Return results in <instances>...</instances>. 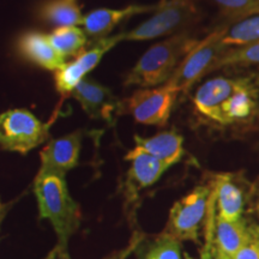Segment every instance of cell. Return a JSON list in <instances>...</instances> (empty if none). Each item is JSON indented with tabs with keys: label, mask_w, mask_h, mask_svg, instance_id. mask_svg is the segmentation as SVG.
Instances as JSON below:
<instances>
[{
	"label": "cell",
	"mask_w": 259,
	"mask_h": 259,
	"mask_svg": "<svg viewBox=\"0 0 259 259\" xmlns=\"http://www.w3.org/2000/svg\"><path fill=\"white\" fill-rule=\"evenodd\" d=\"M18 51L29 61L50 71H58L64 66L63 59L52 47L47 34L27 31L18 40Z\"/></svg>",
	"instance_id": "14"
},
{
	"label": "cell",
	"mask_w": 259,
	"mask_h": 259,
	"mask_svg": "<svg viewBox=\"0 0 259 259\" xmlns=\"http://www.w3.org/2000/svg\"><path fill=\"white\" fill-rule=\"evenodd\" d=\"M50 124H44L27 109L0 114V148L27 154L48 138Z\"/></svg>",
	"instance_id": "6"
},
{
	"label": "cell",
	"mask_w": 259,
	"mask_h": 259,
	"mask_svg": "<svg viewBox=\"0 0 259 259\" xmlns=\"http://www.w3.org/2000/svg\"><path fill=\"white\" fill-rule=\"evenodd\" d=\"M71 95L79 102L87 114L94 119L111 121L114 113L122 107L111 89L88 76L80 80Z\"/></svg>",
	"instance_id": "11"
},
{
	"label": "cell",
	"mask_w": 259,
	"mask_h": 259,
	"mask_svg": "<svg viewBox=\"0 0 259 259\" xmlns=\"http://www.w3.org/2000/svg\"><path fill=\"white\" fill-rule=\"evenodd\" d=\"M221 12L229 18H240L258 14L259 0H212Z\"/></svg>",
	"instance_id": "22"
},
{
	"label": "cell",
	"mask_w": 259,
	"mask_h": 259,
	"mask_svg": "<svg viewBox=\"0 0 259 259\" xmlns=\"http://www.w3.org/2000/svg\"><path fill=\"white\" fill-rule=\"evenodd\" d=\"M255 211H257V215L259 216V199H258L257 204H255Z\"/></svg>",
	"instance_id": "27"
},
{
	"label": "cell",
	"mask_w": 259,
	"mask_h": 259,
	"mask_svg": "<svg viewBox=\"0 0 259 259\" xmlns=\"http://www.w3.org/2000/svg\"><path fill=\"white\" fill-rule=\"evenodd\" d=\"M210 193L209 186H199L174 204L163 236L177 241H197L200 222L208 210Z\"/></svg>",
	"instance_id": "8"
},
{
	"label": "cell",
	"mask_w": 259,
	"mask_h": 259,
	"mask_svg": "<svg viewBox=\"0 0 259 259\" xmlns=\"http://www.w3.org/2000/svg\"><path fill=\"white\" fill-rule=\"evenodd\" d=\"M250 65H259V40L245 46L229 48L210 66L206 74L225 67L250 66Z\"/></svg>",
	"instance_id": "20"
},
{
	"label": "cell",
	"mask_w": 259,
	"mask_h": 259,
	"mask_svg": "<svg viewBox=\"0 0 259 259\" xmlns=\"http://www.w3.org/2000/svg\"><path fill=\"white\" fill-rule=\"evenodd\" d=\"M41 218L51 220L59 238V251L66 247L67 240L78 228L79 206L71 198L64 177H36L35 183Z\"/></svg>",
	"instance_id": "3"
},
{
	"label": "cell",
	"mask_w": 259,
	"mask_h": 259,
	"mask_svg": "<svg viewBox=\"0 0 259 259\" xmlns=\"http://www.w3.org/2000/svg\"><path fill=\"white\" fill-rule=\"evenodd\" d=\"M210 259H211V258H210Z\"/></svg>",
	"instance_id": "28"
},
{
	"label": "cell",
	"mask_w": 259,
	"mask_h": 259,
	"mask_svg": "<svg viewBox=\"0 0 259 259\" xmlns=\"http://www.w3.org/2000/svg\"><path fill=\"white\" fill-rule=\"evenodd\" d=\"M215 252L218 259H232L242 246H245L254 234L255 228H250L244 220L226 221L219 216L215 222Z\"/></svg>",
	"instance_id": "13"
},
{
	"label": "cell",
	"mask_w": 259,
	"mask_h": 259,
	"mask_svg": "<svg viewBox=\"0 0 259 259\" xmlns=\"http://www.w3.org/2000/svg\"><path fill=\"white\" fill-rule=\"evenodd\" d=\"M193 103L200 114L218 124L247 121L259 109V77H213L197 89Z\"/></svg>",
	"instance_id": "1"
},
{
	"label": "cell",
	"mask_w": 259,
	"mask_h": 259,
	"mask_svg": "<svg viewBox=\"0 0 259 259\" xmlns=\"http://www.w3.org/2000/svg\"><path fill=\"white\" fill-rule=\"evenodd\" d=\"M179 94L178 89L167 82L154 88L137 90L122 107L139 124L164 126Z\"/></svg>",
	"instance_id": "7"
},
{
	"label": "cell",
	"mask_w": 259,
	"mask_h": 259,
	"mask_svg": "<svg viewBox=\"0 0 259 259\" xmlns=\"http://www.w3.org/2000/svg\"><path fill=\"white\" fill-rule=\"evenodd\" d=\"M80 147V132H73L69 136L51 141L41 151V168L37 177H65V173L76 166L78 162Z\"/></svg>",
	"instance_id": "10"
},
{
	"label": "cell",
	"mask_w": 259,
	"mask_h": 259,
	"mask_svg": "<svg viewBox=\"0 0 259 259\" xmlns=\"http://www.w3.org/2000/svg\"><path fill=\"white\" fill-rule=\"evenodd\" d=\"M157 4L130 5L122 9H96L83 16V30L93 42L108 36L125 19L148 12H154Z\"/></svg>",
	"instance_id": "12"
},
{
	"label": "cell",
	"mask_w": 259,
	"mask_h": 259,
	"mask_svg": "<svg viewBox=\"0 0 259 259\" xmlns=\"http://www.w3.org/2000/svg\"><path fill=\"white\" fill-rule=\"evenodd\" d=\"M197 42L187 32L180 31L151 46L126 74L125 85L154 88L167 83Z\"/></svg>",
	"instance_id": "2"
},
{
	"label": "cell",
	"mask_w": 259,
	"mask_h": 259,
	"mask_svg": "<svg viewBox=\"0 0 259 259\" xmlns=\"http://www.w3.org/2000/svg\"><path fill=\"white\" fill-rule=\"evenodd\" d=\"M185 257H186V259H192L189 254H185ZM210 258H211V257H210V255H208V254H203L202 255V259H210Z\"/></svg>",
	"instance_id": "26"
},
{
	"label": "cell",
	"mask_w": 259,
	"mask_h": 259,
	"mask_svg": "<svg viewBox=\"0 0 259 259\" xmlns=\"http://www.w3.org/2000/svg\"><path fill=\"white\" fill-rule=\"evenodd\" d=\"M259 40V12L240 19L227 28L223 44L228 47H240Z\"/></svg>",
	"instance_id": "21"
},
{
	"label": "cell",
	"mask_w": 259,
	"mask_h": 259,
	"mask_svg": "<svg viewBox=\"0 0 259 259\" xmlns=\"http://www.w3.org/2000/svg\"><path fill=\"white\" fill-rule=\"evenodd\" d=\"M226 31L227 28H219L197 42L181 60L168 83L179 93H186L203 76H206L210 66L231 48L223 44Z\"/></svg>",
	"instance_id": "5"
},
{
	"label": "cell",
	"mask_w": 259,
	"mask_h": 259,
	"mask_svg": "<svg viewBox=\"0 0 259 259\" xmlns=\"http://www.w3.org/2000/svg\"><path fill=\"white\" fill-rule=\"evenodd\" d=\"M259 229H254L251 240L233 255L232 259H259Z\"/></svg>",
	"instance_id": "24"
},
{
	"label": "cell",
	"mask_w": 259,
	"mask_h": 259,
	"mask_svg": "<svg viewBox=\"0 0 259 259\" xmlns=\"http://www.w3.org/2000/svg\"><path fill=\"white\" fill-rule=\"evenodd\" d=\"M198 8L193 0H161L150 18L132 30L122 32L124 41H147L171 36L196 21Z\"/></svg>",
	"instance_id": "4"
},
{
	"label": "cell",
	"mask_w": 259,
	"mask_h": 259,
	"mask_svg": "<svg viewBox=\"0 0 259 259\" xmlns=\"http://www.w3.org/2000/svg\"><path fill=\"white\" fill-rule=\"evenodd\" d=\"M145 259H181L179 241L162 235L148 252Z\"/></svg>",
	"instance_id": "23"
},
{
	"label": "cell",
	"mask_w": 259,
	"mask_h": 259,
	"mask_svg": "<svg viewBox=\"0 0 259 259\" xmlns=\"http://www.w3.org/2000/svg\"><path fill=\"white\" fill-rule=\"evenodd\" d=\"M126 160L132 162L128 180L134 184L135 189H144L153 185L169 168L167 163L157 160L137 147L126 155Z\"/></svg>",
	"instance_id": "16"
},
{
	"label": "cell",
	"mask_w": 259,
	"mask_h": 259,
	"mask_svg": "<svg viewBox=\"0 0 259 259\" xmlns=\"http://www.w3.org/2000/svg\"><path fill=\"white\" fill-rule=\"evenodd\" d=\"M122 40V32L114 36H107L101 40L93 42V45L84 50L76 59L71 63L64 64V66L56 71V88L61 95H70L73 89L90 71H93L101 61L107 52L114 48Z\"/></svg>",
	"instance_id": "9"
},
{
	"label": "cell",
	"mask_w": 259,
	"mask_h": 259,
	"mask_svg": "<svg viewBox=\"0 0 259 259\" xmlns=\"http://www.w3.org/2000/svg\"><path fill=\"white\" fill-rule=\"evenodd\" d=\"M135 141L136 147L164 162L169 167L183 157L184 138L176 131H164L150 138L135 136Z\"/></svg>",
	"instance_id": "15"
},
{
	"label": "cell",
	"mask_w": 259,
	"mask_h": 259,
	"mask_svg": "<svg viewBox=\"0 0 259 259\" xmlns=\"http://www.w3.org/2000/svg\"><path fill=\"white\" fill-rule=\"evenodd\" d=\"M38 17L54 27H77L83 16L77 0H48L38 9Z\"/></svg>",
	"instance_id": "18"
},
{
	"label": "cell",
	"mask_w": 259,
	"mask_h": 259,
	"mask_svg": "<svg viewBox=\"0 0 259 259\" xmlns=\"http://www.w3.org/2000/svg\"><path fill=\"white\" fill-rule=\"evenodd\" d=\"M6 211H8V205H4V204L0 203V222L4 219Z\"/></svg>",
	"instance_id": "25"
},
{
	"label": "cell",
	"mask_w": 259,
	"mask_h": 259,
	"mask_svg": "<svg viewBox=\"0 0 259 259\" xmlns=\"http://www.w3.org/2000/svg\"><path fill=\"white\" fill-rule=\"evenodd\" d=\"M52 47L63 58H76L85 50L88 36L78 27H60L47 35Z\"/></svg>",
	"instance_id": "19"
},
{
	"label": "cell",
	"mask_w": 259,
	"mask_h": 259,
	"mask_svg": "<svg viewBox=\"0 0 259 259\" xmlns=\"http://www.w3.org/2000/svg\"><path fill=\"white\" fill-rule=\"evenodd\" d=\"M216 203L220 218L226 221H238L244 211V194L233 183L229 174H221L215 180Z\"/></svg>",
	"instance_id": "17"
}]
</instances>
